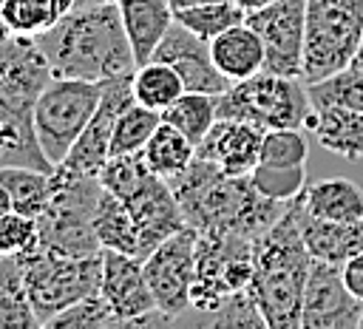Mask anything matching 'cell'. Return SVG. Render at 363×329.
I'll list each match as a JSON object with an SVG mask.
<instances>
[{
  "mask_svg": "<svg viewBox=\"0 0 363 329\" xmlns=\"http://www.w3.org/2000/svg\"><path fill=\"white\" fill-rule=\"evenodd\" d=\"M37 43L54 77L108 82L136 71V57L116 3L74 9L60 23L40 31Z\"/></svg>",
  "mask_w": 363,
  "mask_h": 329,
  "instance_id": "obj_1",
  "label": "cell"
},
{
  "mask_svg": "<svg viewBox=\"0 0 363 329\" xmlns=\"http://www.w3.org/2000/svg\"><path fill=\"white\" fill-rule=\"evenodd\" d=\"M184 221L201 230H235L250 238H258L272 227L289 201H275L264 196L250 176H230L216 162L196 156L190 167L167 179Z\"/></svg>",
  "mask_w": 363,
  "mask_h": 329,
  "instance_id": "obj_2",
  "label": "cell"
},
{
  "mask_svg": "<svg viewBox=\"0 0 363 329\" xmlns=\"http://www.w3.org/2000/svg\"><path fill=\"white\" fill-rule=\"evenodd\" d=\"M250 295L255 298L269 329H301L303 289L312 269V252L301 227V196L284 216L255 238Z\"/></svg>",
  "mask_w": 363,
  "mask_h": 329,
  "instance_id": "obj_3",
  "label": "cell"
},
{
  "mask_svg": "<svg viewBox=\"0 0 363 329\" xmlns=\"http://www.w3.org/2000/svg\"><path fill=\"white\" fill-rule=\"evenodd\" d=\"M99 176L57 164L51 173V199L37 218L40 244L62 255H96L102 244L94 230V213L102 196Z\"/></svg>",
  "mask_w": 363,
  "mask_h": 329,
  "instance_id": "obj_4",
  "label": "cell"
},
{
  "mask_svg": "<svg viewBox=\"0 0 363 329\" xmlns=\"http://www.w3.org/2000/svg\"><path fill=\"white\" fill-rule=\"evenodd\" d=\"M315 116L309 85L301 77L258 71L218 94V119H244L264 130L303 128Z\"/></svg>",
  "mask_w": 363,
  "mask_h": 329,
  "instance_id": "obj_5",
  "label": "cell"
},
{
  "mask_svg": "<svg viewBox=\"0 0 363 329\" xmlns=\"http://www.w3.org/2000/svg\"><path fill=\"white\" fill-rule=\"evenodd\" d=\"M28 301L45 326L54 315L74 306L77 301L99 292L102 284V252L96 255H62L43 244L17 252Z\"/></svg>",
  "mask_w": 363,
  "mask_h": 329,
  "instance_id": "obj_6",
  "label": "cell"
},
{
  "mask_svg": "<svg viewBox=\"0 0 363 329\" xmlns=\"http://www.w3.org/2000/svg\"><path fill=\"white\" fill-rule=\"evenodd\" d=\"M363 40V0H306L303 82H320L352 65Z\"/></svg>",
  "mask_w": 363,
  "mask_h": 329,
  "instance_id": "obj_7",
  "label": "cell"
},
{
  "mask_svg": "<svg viewBox=\"0 0 363 329\" xmlns=\"http://www.w3.org/2000/svg\"><path fill=\"white\" fill-rule=\"evenodd\" d=\"M255 238L235 230H201L196 241V281L193 309L199 315L213 312L230 292L247 289L252 281Z\"/></svg>",
  "mask_w": 363,
  "mask_h": 329,
  "instance_id": "obj_8",
  "label": "cell"
},
{
  "mask_svg": "<svg viewBox=\"0 0 363 329\" xmlns=\"http://www.w3.org/2000/svg\"><path fill=\"white\" fill-rule=\"evenodd\" d=\"M102 91H105V82L54 77L48 88L40 94V99L34 102V125L54 164H62L65 156L71 153L74 142L96 113Z\"/></svg>",
  "mask_w": 363,
  "mask_h": 329,
  "instance_id": "obj_9",
  "label": "cell"
},
{
  "mask_svg": "<svg viewBox=\"0 0 363 329\" xmlns=\"http://www.w3.org/2000/svg\"><path fill=\"white\" fill-rule=\"evenodd\" d=\"M196 241H199V230L187 224L142 258L156 306L173 320H179L187 309H193L190 292L196 281Z\"/></svg>",
  "mask_w": 363,
  "mask_h": 329,
  "instance_id": "obj_10",
  "label": "cell"
},
{
  "mask_svg": "<svg viewBox=\"0 0 363 329\" xmlns=\"http://www.w3.org/2000/svg\"><path fill=\"white\" fill-rule=\"evenodd\" d=\"M247 23L264 40V51H267L264 71L303 79L306 0H275L267 9L250 11Z\"/></svg>",
  "mask_w": 363,
  "mask_h": 329,
  "instance_id": "obj_11",
  "label": "cell"
},
{
  "mask_svg": "<svg viewBox=\"0 0 363 329\" xmlns=\"http://www.w3.org/2000/svg\"><path fill=\"white\" fill-rule=\"evenodd\" d=\"M363 301L346 286L343 267L332 261H312L303 289L301 329H357Z\"/></svg>",
  "mask_w": 363,
  "mask_h": 329,
  "instance_id": "obj_12",
  "label": "cell"
},
{
  "mask_svg": "<svg viewBox=\"0 0 363 329\" xmlns=\"http://www.w3.org/2000/svg\"><path fill=\"white\" fill-rule=\"evenodd\" d=\"M51 79L54 71L37 37L6 31L0 45V105L34 108Z\"/></svg>",
  "mask_w": 363,
  "mask_h": 329,
  "instance_id": "obj_13",
  "label": "cell"
},
{
  "mask_svg": "<svg viewBox=\"0 0 363 329\" xmlns=\"http://www.w3.org/2000/svg\"><path fill=\"white\" fill-rule=\"evenodd\" d=\"M119 199L128 204V210H130V216H133V221L139 227L142 258L150 250H156L164 238H170L182 227H187L184 213H182V204H179L170 182L164 176L153 173L150 167Z\"/></svg>",
  "mask_w": 363,
  "mask_h": 329,
  "instance_id": "obj_14",
  "label": "cell"
},
{
  "mask_svg": "<svg viewBox=\"0 0 363 329\" xmlns=\"http://www.w3.org/2000/svg\"><path fill=\"white\" fill-rule=\"evenodd\" d=\"M130 102H136L133 99V74L119 77V79H108L96 113L85 125V130L79 133V139L74 142V147H71V153L65 156L62 164L77 170V173L99 176V170L111 159V139H113L116 119Z\"/></svg>",
  "mask_w": 363,
  "mask_h": 329,
  "instance_id": "obj_15",
  "label": "cell"
},
{
  "mask_svg": "<svg viewBox=\"0 0 363 329\" xmlns=\"http://www.w3.org/2000/svg\"><path fill=\"white\" fill-rule=\"evenodd\" d=\"M99 292L111 303L119 326H136L139 318L156 312V298L145 275V264L139 255L102 250V284Z\"/></svg>",
  "mask_w": 363,
  "mask_h": 329,
  "instance_id": "obj_16",
  "label": "cell"
},
{
  "mask_svg": "<svg viewBox=\"0 0 363 329\" xmlns=\"http://www.w3.org/2000/svg\"><path fill=\"white\" fill-rule=\"evenodd\" d=\"M153 60L170 62L179 71V77L184 82V91H199V94H216L218 96L233 85L218 71V65L213 60L210 40L199 37L196 31L182 26L179 20H173V26L164 34V40L159 43Z\"/></svg>",
  "mask_w": 363,
  "mask_h": 329,
  "instance_id": "obj_17",
  "label": "cell"
},
{
  "mask_svg": "<svg viewBox=\"0 0 363 329\" xmlns=\"http://www.w3.org/2000/svg\"><path fill=\"white\" fill-rule=\"evenodd\" d=\"M264 128L244 119H216L210 133L196 147V156L216 162L230 176H250L261 162Z\"/></svg>",
  "mask_w": 363,
  "mask_h": 329,
  "instance_id": "obj_18",
  "label": "cell"
},
{
  "mask_svg": "<svg viewBox=\"0 0 363 329\" xmlns=\"http://www.w3.org/2000/svg\"><path fill=\"white\" fill-rule=\"evenodd\" d=\"M0 167H31L43 173L57 170L40 142L34 108L0 105Z\"/></svg>",
  "mask_w": 363,
  "mask_h": 329,
  "instance_id": "obj_19",
  "label": "cell"
},
{
  "mask_svg": "<svg viewBox=\"0 0 363 329\" xmlns=\"http://www.w3.org/2000/svg\"><path fill=\"white\" fill-rule=\"evenodd\" d=\"M119 14H122V26L128 31L133 57H136V68L150 62L159 43L164 40V34L170 31L176 14L170 0H116Z\"/></svg>",
  "mask_w": 363,
  "mask_h": 329,
  "instance_id": "obj_20",
  "label": "cell"
},
{
  "mask_svg": "<svg viewBox=\"0 0 363 329\" xmlns=\"http://www.w3.org/2000/svg\"><path fill=\"white\" fill-rule=\"evenodd\" d=\"M210 48H213V60H216L218 71L230 82H241V79L264 71V62H267L264 40L247 20L221 31L216 40H210Z\"/></svg>",
  "mask_w": 363,
  "mask_h": 329,
  "instance_id": "obj_21",
  "label": "cell"
},
{
  "mask_svg": "<svg viewBox=\"0 0 363 329\" xmlns=\"http://www.w3.org/2000/svg\"><path fill=\"white\" fill-rule=\"evenodd\" d=\"M301 227H303V238H306L312 258L332 261V264L343 267L349 258L363 252V218H357V221H323V218L309 216L303 210V201H301Z\"/></svg>",
  "mask_w": 363,
  "mask_h": 329,
  "instance_id": "obj_22",
  "label": "cell"
},
{
  "mask_svg": "<svg viewBox=\"0 0 363 329\" xmlns=\"http://www.w3.org/2000/svg\"><path fill=\"white\" fill-rule=\"evenodd\" d=\"M309 133H315L318 145L335 156L363 159V111L340 105L315 108Z\"/></svg>",
  "mask_w": 363,
  "mask_h": 329,
  "instance_id": "obj_23",
  "label": "cell"
},
{
  "mask_svg": "<svg viewBox=\"0 0 363 329\" xmlns=\"http://www.w3.org/2000/svg\"><path fill=\"white\" fill-rule=\"evenodd\" d=\"M303 210L323 221H357L363 218V187L352 179L335 176L303 187Z\"/></svg>",
  "mask_w": 363,
  "mask_h": 329,
  "instance_id": "obj_24",
  "label": "cell"
},
{
  "mask_svg": "<svg viewBox=\"0 0 363 329\" xmlns=\"http://www.w3.org/2000/svg\"><path fill=\"white\" fill-rule=\"evenodd\" d=\"M94 230L102 244V250H119L142 258V241H139V227L128 210V204L113 196L111 190H102L96 213H94Z\"/></svg>",
  "mask_w": 363,
  "mask_h": 329,
  "instance_id": "obj_25",
  "label": "cell"
},
{
  "mask_svg": "<svg viewBox=\"0 0 363 329\" xmlns=\"http://www.w3.org/2000/svg\"><path fill=\"white\" fill-rule=\"evenodd\" d=\"M43 326L23 281L17 252H3L0 261V329H37Z\"/></svg>",
  "mask_w": 363,
  "mask_h": 329,
  "instance_id": "obj_26",
  "label": "cell"
},
{
  "mask_svg": "<svg viewBox=\"0 0 363 329\" xmlns=\"http://www.w3.org/2000/svg\"><path fill=\"white\" fill-rule=\"evenodd\" d=\"M74 6L77 0H3L0 17L6 31L37 37L40 31L60 23L68 11H74Z\"/></svg>",
  "mask_w": 363,
  "mask_h": 329,
  "instance_id": "obj_27",
  "label": "cell"
},
{
  "mask_svg": "<svg viewBox=\"0 0 363 329\" xmlns=\"http://www.w3.org/2000/svg\"><path fill=\"white\" fill-rule=\"evenodd\" d=\"M162 119L176 125L196 147L201 139L210 133V128L218 119V96L216 94H199V91H184L170 108L162 111Z\"/></svg>",
  "mask_w": 363,
  "mask_h": 329,
  "instance_id": "obj_28",
  "label": "cell"
},
{
  "mask_svg": "<svg viewBox=\"0 0 363 329\" xmlns=\"http://www.w3.org/2000/svg\"><path fill=\"white\" fill-rule=\"evenodd\" d=\"M142 153L153 173L170 179V176L182 173L184 167H190V162L196 159V145L176 125L162 119V125L156 128V133L150 136V142L145 145Z\"/></svg>",
  "mask_w": 363,
  "mask_h": 329,
  "instance_id": "obj_29",
  "label": "cell"
},
{
  "mask_svg": "<svg viewBox=\"0 0 363 329\" xmlns=\"http://www.w3.org/2000/svg\"><path fill=\"white\" fill-rule=\"evenodd\" d=\"M182 94H184V82L170 62L150 60L133 71V99L147 105V108L164 111Z\"/></svg>",
  "mask_w": 363,
  "mask_h": 329,
  "instance_id": "obj_30",
  "label": "cell"
},
{
  "mask_svg": "<svg viewBox=\"0 0 363 329\" xmlns=\"http://www.w3.org/2000/svg\"><path fill=\"white\" fill-rule=\"evenodd\" d=\"M0 184L11 196V210L40 218L51 199V173L31 167H0Z\"/></svg>",
  "mask_w": 363,
  "mask_h": 329,
  "instance_id": "obj_31",
  "label": "cell"
},
{
  "mask_svg": "<svg viewBox=\"0 0 363 329\" xmlns=\"http://www.w3.org/2000/svg\"><path fill=\"white\" fill-rule=\"evenodd\" d=\"M159 125H162V111L147 108L142 102H130L116 119L113 139H111V156L145 150V145L150 142Z\"/></svg>",
  "mask_w": 363,
  "mask_h": 329,
  "instance_id": "obj_32",
  "label": "cell"
},
{
  "mask_svg": "<svg viewBox=\"0 0 363 329\" xmlns=\"http://www.w3.org/2000/svg\"><path fill=\"white\" fill-rule=\"evenodd\" d=\"M176 20L182 26H187L190 31H196L204 40H216L221 31L238 26L247 20V11L233 3V0H221V3H207V6H193V9H182L173 11Z\"/></svg>",
  "mask_w": 363,
  "mask_h": 329,
  "instance_id": "obj_33",
  "label": "cell"
},
{
  "mask_svg": "<svg viewBox=\"0 0 363 329\" xmlns=\"http://www.w3.org/2000/svg\"><path fill=\"white\" fill-rule=\"evenodd\" d=\"M309 96L315 108L340 105V108L363 111V71L349 65L320 82H309Z\"/></svg>",
  "mask_w": 363,
  "mask_h": 329,
  "instance_id": "obj_34",
  "label": "cell"
},
{
  "mask_svg": "<svg viewBox=\"0 0 363 329\" xmlns=\"http://www.w3.org/2000/svg\"><path fill=\"white\" fill-rule=\"evenodd\" d=\"M199 323L204 326H218V329H230V326H247V329H261L267 326L255 298L250 295V289H238L230 292L213 312L199 315Z\"/></svg>",
  "mask_w": 363,
  "mask_h": 329,
  "instance_id": "obj_35",
  "label": "cell"
},
{
  "mask_svg": "<svg viewBox=\"0 0 363 329\" xmlns=\"http://www.w3.org/2000/svg\"><path fill=\"white\" fill-rule=\"evenodd\" d=\"M48 329H102V326H119L111 303L105 301L102 292H94L82 301H77L74 306L62 309L60 315H54L48 323Z\"/></svg>",
  "mask_w": 363,
  "mask_h": 329,
  "instance_id": "obj_36",
  "label": "cell"
},
{
  "mask_svg": "<svg viewBox=\"0 0 363 329\" xmlns=\"http://www.w3.org/2000/svg\"><path fill=\"white\" fill-rule=\"evenodd\" d=\"M252 184L275 199V201H292L303 193L306 187V164H295V167H278V164H255L250 173Z\"/></svg>",
  "mask_w": 363,
  "mask_h": 329,
  "instance_id": "obj_37",
  "label": "cell"
},
{
  "mask_svg": "<svg viewBox=\"0 0 363 329\" xmlns=\"http://www.w3.org/2000/svg\"><path fill=\"white\" fill-rule=\"evenodd\" d=\"M306 156H309V145L303 128H272L264 133L261 164L295 167V164H306Z\"/></svg>",
  "mask_w": 363,
  "mask_h": 329,
  "instance_id": "obj_38",
  "label": "cell"
},
{
  "mask_svg": "<svg viewBox=\"0 0 363 329\" xmlns=\"http://www.w3.org/2000/svg\"><path fill=\"white\" fill-rule=\"evenodd\" d=\"M37 244H40L37 218L14 210L0 216V252H26Z\"/></svg>",
  "mask_w": 363,
  "mask_h": 329,
  "instance_id": "obj_39",
  "label": "cell"
},
{
  "mask_svg": "<svg viewBox=\"0 0 363 329\" xmlns=\"http://www.w3.org/2000/svg\"><path fill=\"white\" fill-rule=\"evenodd\" d=\"M343 281H346V286L363 301V252L354 255V258H349V261L343 264Z\"/></svg>",
  "mask_w": 363,
  "mask_h": 329,
  "instance_id": "obj_40",
  "label": "cell"
},
{
  "mask_svg": "<svg viewBox=\"0 0 363 329\" xmlns=\"http://www.w3.org/2000/svg\"><path fill=\"white\" fill-rule=\"evenodd\" d=\"M207 3H221V0H170L173 11H182V9H193V6H207Z\"/></svg>",
  "mask_w": 363,
  "mask_h": 329,
  "instance_id": "obj_41",
  "label": "cell"
},
{
  "mask_svg": "<svg viewBox=\"0 0 363 329\" xmlns=\"http://www.w3.org/2000/svg\"><path fill=\"white\" fill-rule=\"evenodd\" d=\"M233 3H238V6H241V9L247 11V14H250V11L267 9V6H269V3H275V0H233Z\"/></svg>",
  "mask_w": 363,
  "mask_h": 329,
  "instance_id": "obj_42",
  "label": "cell"
},
{
  "mask_svg": "<svg viewBox=\"0 0 363 329\" xmlns=\"http://www.w3.org/2000/svg\"><path fill=\"white\" fill-rule=\"evenodd\" d=\"M352 68L363 71V40H360V45H357V54H354V60H352Z\"/></svg>",
  "mask_w": 363,
  "mask_h": 329,
  "instance_id": "obj_43",
  "label": "cell"
},
{
  "mask_svg": "<svg viewBox=\"0 0 363 329\" xmlns=\"http://www.w3.org/2000/svg\"><path fill=\"white\" fill-rule=\"evenodd\" d=\"M99 3H116V0H77L74 9H85V6H99Z\"/></svg>",
  "mask_w": 363,
  "mask_h": 329,
  "instance_id": "obj_44",
  "label": "cell"
},
{
  "mask_svg": "<svg viewBox=\"0 0 363 329\" xmlns=\"http://www.w3.org/2000/svg\"><path fill=\"white\" fill-rule=\"evenodd\" d=\"M357 329H363V312H360V326H357Z\"/></svg>",
  "mask_w": 363,
  "mask_h": 329,
  "instance_id": "obj_45",
  "label": "cell"
}]
</instances>
